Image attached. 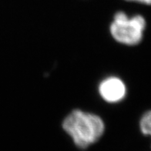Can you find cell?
Instances as JSON below:
<instances>
[{
  "label": "cell",
  "instance_id": "3957f363",
  "mask_svg": "<svg viewBox=\"0 0 151 151\" xmlns=\"http://www.w3.org/2000/svg\"><path fill=\"white\" fill-rule=\"evenodd\" d=\"M102 99L109 104H116L125 99L127 88L125 83L117 76H108L100 82L98 86Z\"/></svg>",
  "mask_w": 151,
  "mask_h": 151
},
{
  "label": "cell",
  "instance_id": "6da1fadb",
  "mask_svg": "<svg viewBox=\"0 0 151 151\" xmlns=\"http://www.w3.org/2000/svg\"><path fill=\"white\" fill-rule=\"evenodd\" d=\"M63 128L76 147L86 149L101 138L105 124L96 114L75 109L64 119Z\"/></svg>",
  "mask_w": 151,
  "mask_h": 151
},
{
  "label": "cell",
  "instance_id": "7a4b0ae2",
  "mask_svg": "<svg viewBox=\"0 0 151 151\" xmlns=\"http://www.w3.org/2000/svg\"><path fill=\"white\" fill-rule=\"evenodd\" d=\"M147 20L140 14L128 16L125 12H116L109 26L112 37L117 42L126 46L139 45L144 36Z\"/></svg>",
  "mask_w": 151,
  "mask_h": 151
},
{
  "label": "cell",
  "instance_id": "277c9868",
  "mask_svg": "<svg viewBox=\"0 0 151 151\" xmlns=\"http://www.w3.org/2000/svg\"><path fill=\"white\" fill-rule=\"evenodd\" d=\"M139 127L142 134L145 137H149L151 140V109L146 111L142 115L139 119Z\"/></svg>",
  "mask_w": 151,
  "mask_h": 151
},
{
  "label": "cell",
  "instance_id": "5b68a950",
  "mask_svg": "<svg viewBox=\"0 0 151 151\" xmlns=\"http://www.w3.org/2000/svg\"><path fill=\"white\" fill-rule=\"evenodd\" d=\"M126 2H134L137 4L143 5V6H151V0H124Z\"/></svg>",
  "mask_w": 151,
  "mask_h": 151
}]
</instances>
